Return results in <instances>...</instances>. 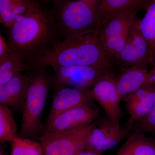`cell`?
I'll list each match as a JSON object with an SVG mask.
<instances>
[{"label":"cell","instance_id":"obj_21","mask_svg":"<svg viewBox=\"0 0 155 155\" xmlns=\"http://www.w3.org/2000/svg\"><path fill=\"white\" fill-rule=\"evenodd\" d=\"M115 125L107 117L106 119L98 120L97 125L90 135L84 151L95 153L97 147L112 131Z\"/></svg>","mask_w":155,"mask_h":155},{"label":"cell","instance_id":"obj_4","mask_svg":"<svg viewBox=\"0 0 155 155\" xmlns=\"http://www.w3.org/2000/svg\"><path fill=\"white\" fill-rule=\"evenodd\" d=\"M101 0L51 1L61 37L64 39L97 29Z\"/></svg>","mask_w":155,"mask_h":155},{"label":"cell","instance_id":"obj_6","mask_svg":"<svg viewBox=\"0 0 155 155\" xmlns=\"http://www.w3.org/2000/svg\"><path fill=\"white\" fill-rule=\"evenodd\" d=\"M52 68V88L54 92L65 87L91 89L106 73L88 66H58Z\"/></svg>","mask_w":155,"mask_h":155},{"label":"cell","instance_id":"obj_3","mask_svg":"<svg viewBox=\"0 0 155 155\" xmlns=\"http://www.w3.org/2000/svg\"><path fill=\"white\" fill-rule=\"evenodd\" d=\"M47 68H39L28 71L30 80L22 113L19 137L39 141L45 131L42 121L48 95L52 88V75Z\"/></svg>","mask_w":155,"mask_h":155},{"label":"cell","instance_id":"obj_13","mask_svg":"<svg viewBox=\"0 0 155 155\" xmlns=\"http://www.w3.org/2000/svg\"><path fill=\"white\" fill-rule=\"evenodd\" d=\"M150 0H101L99 8L97 30L112 17L127 13L146 10Z\"/></svg>","mask_w":155,"mask_h":155},{"label":"cell","instance_id":"obj_11","mask_svg":"<svg viewBox=\"0 0 155 155\" xmlns=\"http://www.w3.org/2000/svg\"><path fill=\"white\" fill-rule=\"evenodd\" d=\"M30 80L29 72L20 73L0 86V105L22 115Z\"/></svg>","mask_w":155,"mask_h":155},{"label":"cell","instance_id":"obj_12","mask_svg":"<svg viewBox=\"0 0 155 155\" xmlns=\"http://www.w3.org/2000/svg\"><path fill=\"white\" fill-rule=\"evenodd\" d=\"M124 101L129 118L126 125L131 130L135 122L145 117L155 107V84H147L128 95Z\"/></svg>","mask_w":155,"mask_h":155},{"label":"cell","instance_id":"obj_8","mask_svg":"<svg viewBox=\"0 0 155 155\" xmlns=\"http://www.w3.org/2000/svg\"><path fill=\"white\" fill-rule=\"evenodd\" d=\"M116 78L112 72L105 73L91 89L94 101L103 108L107 117L115 125L120 124L123 115Z\"/></svg>","mask_w":155,"mask_h":155},{"label":"cell","instance_id":"obj_20","mask_svg":"<svg viewBox=\"0 0 155 155\" xmlns=\"http://www.w3.org/2000/svg\"><path fill=\"white\" fill-rule=\"evenodd\" d=\"M25 61L20 56L10 53L7 58L0 60V86L4 85L23 70H26Z\"/></svg>","mask_w":155,"mask_h":155},{"label":"cell","instance_id":"obj_25","mask_svg":"<svg viewBox=\"0 0 155 155\" xmlns=\"http://www.w3.org/2000/svg\"><path fill=\"white\" fill-rule=\"evenodd\" d=\"M10 50L8 42L0 33V60L5 59L10 54Z\"/></svg>","mask_w":155,"mask_h":155},{"label":"cell","instance_id":"obj_7","mask_svg":"<svg viewBox=\"0 0 155 155\" xmlns=\"http://www.w3.org/2000/svg\"><path fill=\"white\" fill-rule=\"evenodd\" d=\"M140 19L135 17L130 25L124 48L116 60L122 68L134 66L148 68L150 64L149 48L139 28Z\"/></svg>","mask_w":155,"mask_h":155},{"label":"cell","instance_id":"obj_10","mask_svg":"<svg viewBox=\"0 0 155 155\" xmlns=\"http://www.w3.org/2000/svg\"><path fill=\"white\" fill-rule=\"evenodd\" d=\"M99 117V110L95 106H83L70 109L59 114L45 131L63 132L88 125Z\"/></svg>","mask_w":155,"mask_h":155},{"label":"cell","instance_id":"obj_22","mask_svg":"<svg viewBox=\"0 0 155 155\" xmlns=\"http://www.w3.org/2000/svg\"><path fill=\"white\" fill-rule=\"evenodd\" d=\"M130 131L126 125L123 126L120 123L115 125L112 131L97 147L95 153L103 155L106 151L116 147L122 140L127 137Z\"/></svg>","mask_w":155,"mask_h":155},{"label":"cell","instance_id":"obj_27","mask_svg":"<svg viewBox=\"0 0 155 155\" xmlns=\"http://www.w3.org/2000/svg\"><path fill=\"white\" fill-rule=\"evenodd\" d=\"M75 155H99L97 154L90 152L87 151H81L77 153Z\"/></svg>","mask_w":155,"mask_h":155},{"label":"cell","instance_id":"obj_28","mask_svg":"<svg viewBox=\"0 0 155 155\" xmlns=\"http://www.w3.org/2000/svg\"><path fill=\"white\" fill-rule=\"evenodd\" d=\"M0 155H4V153H3V150H2V147L1 148V152H0Z\"/></svg>","mask_w":155,"mask_h":155},{"label":"cell","instance_id":"obj_17","mask_svg":"<svg viewBox=\"0 0 155 155\" xmlns=\"http://www.w3.org/2000/svg\"><path fill=\"white\" fill-rule=\"evenodd\" d=\"M34 1L0 0V21L8 28L16 21L17 17L25 14Z\"/></svg>","mask_w":155,"mask_h":155},{"label":"cell","instance_id":"obj_26","mask_svg":"<svg viewBox=\"0 0 155 155\" xmlns=\"http://www.w3.org/2000/svg\"><path fill=\"white\" fill-rule=\"evenodd\" d=\"M147 84H155V63L152 69L149 71L148 77L145 85Z\"/></svg>","mask_w":155,"mask_h":155},{"label":"cell","instance_id":"obj_18","mask_svg":"<svg viewBox=\"0 0 155 155\" xmlns=\"http://www.w3.org/2000/svg\"><path fill=\"white\" fill-rule=\"evenodd\" d=\"M144 17L140 20L139 28L149 48L150 65L155 63V0L151 1Z\"/></svg>","mask_w":155,"mask_h":155},{"label":"cell","instance_id":"obj_24","mask_svg":"<svg viewBox=\"0 0 155 155\" xmlns=\"http://www.w3.org/2000/svg\"><path fill=\"white\" fill-rule=\"evenodd\" d=\"M131 130L133 132L155 134V107L147 115L135 122Z\"/></svg>","mask_w":155,"mask_h":155},{"label":"cell","instance_id":"obj_5","mask_svg":"<svg viewBox=\"0 0 155 155\" xmlns=\"http://www.w3.org/2000/svg\"><path fill=\"white\" fill-rule=\"evenodd\" d=\"M98 120L63 132L45 131L39 139L44 155H75L85 150L90 135Z\"/></svg>","mask_w":155,"mask_h":155},{"label":"cell","instance_id":"obj_23","mask_svg":"<svg viewBox=\"0 0 155 155\" xmlns=\"http://www.w3.org/2000/svg\"><path fill=\"white\" fill-rule=\"evenodd\" d=\"M11 155H42L41 143L29 139L18 137L11 142Z\"/></svg>","mask_w":155,"mask_h":155},{"label":"cell","instance_id":"obj_19","mask_svg":"<svg viewBox=\"0 0 155 155\" xmlns=\"http://www.w3.org/2000/svg\"><path fill=\"white\" fill-rule=\"evenodd\" d=\"M17 124L14 119V111L0 105V143L14 141L19 137Z\"/></svg>","mask_w":155,"mask_h":155},{"label":"cell","instance_id":"obj_15","mask_svg":"<svg viewBox=\"0 0 155 155\" xmlns=\"http://www.w3.org/2000/svg\"><path fill=\"white\" fill-rule=\"evenodd\" d=\"M115 155H155V139L140 132L130 133Z\"/></svg>","mask_w":155,"mask_h":155},{"label":"cell","instance_id":"obj_9","mask_svg":"<svg viewBox=\"0 0 155 155\" xmlns=\"http://www.w3.org/2000/svg\"><path fill=\"white\" fill-rule=\"evenodd\" d=\"M91 89L65 87L55 92L49 113L45 124V129L59 115L70 109L95 106Z\"/></svg>","mask_w":155,"mask_h":155},{"label":"cell","instance_id":"obj_2","mask_svg":"<svg viewBox=\"0 0 155 155\" xmlns=\"http://www.w3.org/2000/svg\"><path fill=\"white\" fill-rule=\"evenodd\" d=\"M97 29L60 41L44 54L26 64V70L64 66H83L112 72L115 62L100 43Z\"/></svg>","mask_w":155,"mask_h":155},{"label":"cell","instance_id":"obj_14","mask_svg":"<svg viewBox=\"0 0 155 155\" xmlns=\"http://www.w3.org/2000/svg\"><path fill=\"white\" fill-rule=\"evenodd\" d=\"M149 71L145 67L134 66L122 68L116 78V87L122 101L145 85Z\"/></svg>","mask_w":155,"mask_h":155},{"label":"cell","instance_id":"obj_16","mask_svg":"<svg viewBox=\"0 0 155 155\" xmlns=\"http://www.w3.org/2000/svg\"><path fill=\"white\" fill-rule=\"evenodd\" d=\"M137 13L120 14L109 19L99 30V41L119 37L126 34Z\"/></svg>","mask_w":155,"mask_h":155},{"label":"cell","instance_id":"obj_1","mask_svg":"<svg viewBox=\"0 0 155 155\" xmlns=\"http://www.w3.org/2000/svg\"><path fill=\"white\" fill-rule=\"evenodd\" d=\"M8 29L10 53L20 56L25 64L41 57L61 41L54 10L37 1Z\"/></svg>","mask_w":155,"mask_h":155}]
</instances>
